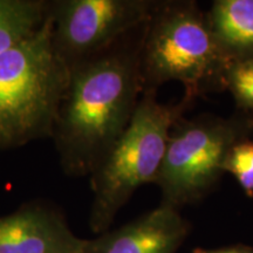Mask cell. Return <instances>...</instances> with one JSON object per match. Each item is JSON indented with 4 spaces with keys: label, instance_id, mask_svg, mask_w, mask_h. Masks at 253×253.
<instances>
[{
    "label": "cell",
    "instance_id": "cell-11",
    "mask_svg": "<svg viewBox=\"0 0 253 253\" xmlns=\"http://www.w3.org/2000/svg\"><path fill=\"white\" fill-rule=\"evenodd\" d=\"M223 89L230 91L238 110L253 113V58L227 63Z\"/></svg>",
    "mask_w": 253,
    "mask_h": 253
},
{
    "label": "cell",
    "instance_id": "cell-8",
    "mask_svg": "<svg viewBox=\"0 0 253 253\" xmlns=\"http://www.w3.org/2000/svg\"><path fill=\"white\" fill-rule=\"evenodd\" d=\"M189 230L177 209L161 204L118 230L87 240L81 253H177Z\"/></svg>",
    "mask_w": 253,
    "mask_h": 253
},
{
    "label": "cell",
    "instance_id": "cell-5",
    "mask_svg": "<svg viewBox=\"0 0 253 253\" xmlns=\"http://www.w3.org/2000/svg\"><path fill=\"white\" fill-rule=\"evenodd\" d=\"M253 137V113L238 110L230 118H181L168 138L156 184L161 204L177 209L205 197L224 175V164L238 142Z\"/></svg>",
    "mask_w": 253,
    "mask_h": 253
},
{
    "label": "cell",
    "instance_id": "cell-9",
    "mask_svg": "<svg viewBox=\"0 0 253 253\" xmlns=\"http://www.w3.org/2000/svg\"><path fill=\"white\" fill-rule=\"evenodd\" d=\"M205 18L226 63L253 58V0H217Z\"/></svg>",
    "mask_w": 253,
    "mask_h": 253
},
{
    "label": "cell",
    "instance_id": "cell-4",
    "mask_svg": "<svg viewBox=\"0 0 253 253\" xmlns=\"http://www.w3.org/2000/svg\"><path fill=\"white\" fill-rule=\"evenodd\" d=\"M156 97L157 91H143L130 123L89 175L90 226L96 232L108 229L140 186L156 181L170 131L191 103L183 99L179 103L164 104Z\"/></svg>",
    "mask_w": 253,
    "mask_h": 253
},
{
    "label": "cell",
    "instance_id": "cell-7",
    "mask_svg": "<svg viewBox=\"0 0 253 253\" xmlns=\"http://www.w3.org/2000/svg\"><path fill=\"white\" fill-rule=\"evenodd\" d=\"M86 242L45 203L32 202L0 217V253H81Z\"/></svg>",
    "mask_w": 253,
    "mask_h": 253
},
{
    "label": "cell",
    "instance_id": "cell-1",
    "mask_svg": "<svg viewBox=\"0 0 253 253\" xmlns=\"http://www.w3.org/2000/svg\"><path fill=\"white\" fill-rule=\"evenodd\" d=\"M148 20L71 69L52 134L66 176L89 177L130 123L143 94Z\"/></svg>",
    "mask_w": 253,
    "mask_h": 253
},
{
    "label": "cell",
    "instance_id": "cell-6",
    "mask_svg": "<svg viewBox=\"0 0 253 253\" xmlns=\"http://www.w3.org/2000/svg\"><path fill=\"white\" fill-rule=\"evenodd\" d=\"M158 0H47L52 45L69 71L151 17Z\"/></svg>",
    "mask_w": 253,
    "mask_h": 253
},
{
    "label": "cell",
    "instance_id": "cell-13",
    "mask_svg": "<svg viewBox=\"0 0 253 253\" xmlns=\"http://www.w3.org/2000/svg\"><path fill=\"white\" fill-rule=\"evenodd\" d=\"M192 253H253V249L245 245H235V246H227V248L214 249V250L195 249Z\"/></svg>",
    "mask_w": 253,
    "mask_h": 253
},
{
    "label": "cell",
    "instance_id": "cell-12",
    "mask_svg": "<svg viewBox=\"0 0 253 253\" xmlns=\"http://www.w3.org/2000/svg\"><path fill=\"white\" fill-rule=\"evenodd\" d=\"M224 172L235 177L245 194L253 198V137L238 142L231 149Z\"/></svg>",
    "mask_w": 253,
    "mask_h": 253
},
{
    "label": "cell",
    "instance_id": "cell-3",
    "mask_svg": "<svg viewBox=\"0 0 253 253\" xmlns=\"http://www.w3.org/2000/svg\"><path fill=\"white\" fill-rule=\"evenodd\" d=\"M226 65L205 13L195 1H158L148 20L140 53L143 91H157L166 82L178 81L184 87L183 99L192 102L223 89Z\"/></svg>",
    "mask_w": 253,
    "mask_h": 253
},
{
    "label": "cell",
    "instance_id": "cell-10",
    "mask_svg": "<svg viewBox=\"0 0 253 253\" xmlns=\"http://www.w3.org/2000/svg\"><path fill=\"white\" fill-rule=\"evenodd\" d=\"M46 18L47 0H0V54L33 36Z\"/></svg>",
    "mask_w": 253,
    "mask_h": 253
},
{
    "label": "cell",
    "instance_id": "cell-2",
    "mask_svg": "<svg viewBox=\"0 0 253 253\" xmlns=\"http://www.w3.org/2000/svg\"><path fill=\"white\" fill-rule=\"evenodd\" d=\"M52 24L0 54V150L52 138L69 68L52 45Z\"/></svg>",
    "mask_w": 253,
    "mask_h": 253
}]
</instances>
